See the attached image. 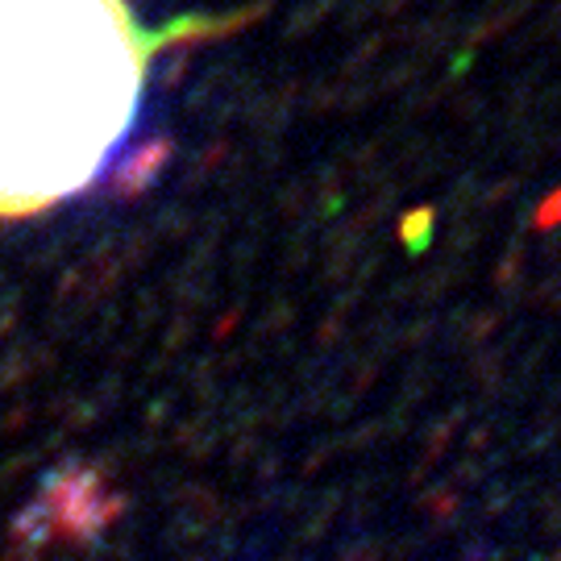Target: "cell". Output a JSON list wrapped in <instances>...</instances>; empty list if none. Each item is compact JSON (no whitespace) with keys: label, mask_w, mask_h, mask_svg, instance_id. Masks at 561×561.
Masks as SVG:
<instances>
[{"label":"cell","mask_w":561,"mask_h":561,"mask_svg":"<svg viewBox=\"0 0 561 561\" xmlns=\"http://www.w3.org/2000/svg\"><path fill=\"white\" fill-rule=\"evenodd\" d=\"M225 30L146 25L129 0H0V221L83 196L134 134L154 59Z\"/></svg>","instance_id":"cell-1"}]
</instances>
